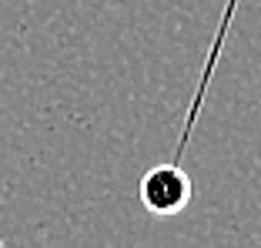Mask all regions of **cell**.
<instances>
[{"mask_svg":"<svg viewBox=\"0 0 261 248\" xmlns=\"http://www.w3.org/2000/svg\"><path fill=\"white\" fill-rule=\"evenodd\" d=\"M194 181L181 164H158V168L144 171V178L138 185V198L154 218H174L191 205Z\"/></svg>","mask_w":261,"mask_h":248,"instance_id":"cell-1","label":"cell"},{"mask_svg":"<svg viewBox=\"0 0 261 248\" xmlns=\"http://www.w3.org/2000/svg\"><path fill=\"white\" fill-rule=\"evenodd\" d=\"M0 248H7V245H4V238H0Z\"/></svg>","mask_w":261,"mask_h":248,"instance_id":"cell-2","label":"cell"}]
</instances>
